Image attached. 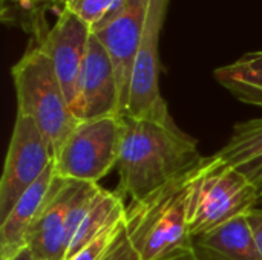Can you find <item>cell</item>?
Returning a JSON list of instances; mask_svg holds the SVG:
<instances>
[{"label":"cell","instance_id":"obj_1","mask_svg":"<svg viewBox=\"0 0 262 260\" xmlns=\"http://www.w3.org/2000/svg\"><path fill=\"white\" fill-rule=\"evenodd\" d=\"M201 164L149 196L130 201L101 260H161L192 245L187 215Z\"/></svg>","mask_w":262,"mask_h":260},{"label":"cell","instance_id":"obj_2","mask_svg":"<svg viewBox=\"0 0 262 260\" xmlns=\"http://www.w3.org/2000/svg\"><path fill=\"white\" fill-rule=\"evenodd\" d=\"M124 132L118 159L117 193L140 201L198 167L206 156L198 143L175 123L164 124L123 116Z\"/></svg>","mask_w":262,"mask_h":260},{"label":"cell","instance_id":"obj_3","mask_svg":"<svg viewBox=\"0 0 262 260\" xmlns=\"http://www.w3.org/2000/svg\"><path fill=\"white\" fill-rule=\"evenodd\" d=\"M17 113L31 118L46 139L55 159L61 144L80 123L55 74L48 54L34 41L11 67Z\"/></svg>","mask_w":262,"mask_h":260},{"label":"cell","instance_id":"obj_4","mask_svg":"<svg viewBox=\"0 0 262 260\" xmlns=\"http://www.w3.org/2000/svg\"><path fill=\"white\" fill-rule=\"evenodd\" d=\"M256 207L259 196L253 185L216 153L206 156L190 193L189 234L204 236Z\"/></svg>","mask_w":262,"mask_h":260},{"label":"cell","instance_id":"obj_5","mask_svg":"<svg viewBox=\"0 0 262 260\" xmlns=\"http://www.w3.org/2000/svg\"><path fill=\"white\" fill-rule=\"evenodd\" d=\"M100 190L98 184L63 179L55 173L28 234V248L35 260L66 259L81 218Z\"/></svg>","mask_w":262,"mask_h":260},{"label":"cell","instance_id":"obj_6","mask_svg":"<svg viewBox=\"0 0 262 260\" xmlns=\"http://www.w3.org/2000/svg\"><path fill=\"white\" fill-rule=\"evenodd\" d=\"M123 132L124 121L120 115L80 121L54 159L57 176L98 184L118 166Z\"/></svg>","mask_w":262,"mask_h":260},{"label":"cell","instance_id":"obj_7","mask_svg":"<svg viewBox=\"0 0 262 260\" xmlns=\"http://www.w3.org/2000/svg\"><path fill=\"white\" fill-rule=\"evenodd\" d=\"M170 0H152L144 34L135 57L129 101L124 116L170 124L175 123L160 90V32Z\"/></svg>","mask_w":262,"mask_h":260},{"label":"cell","instance_id":"obj_8","mask_svg":"<svg viewBox=\"0 0 262 260\" xmlns=\"http://www.w3.org/2000/svg\"><path fill=\"white\" fill-rule=\"evenodd\" d=\"M52 162L49 146L35 123L17 113L0 179V222Z\"/></svg>","mask_w":262,"mask_h":260},{"label":"cell","instance_id":"obj_9","mask_svg":"<svg viewBox=\"0 0 262 260\" xmlns=\"http://www.w3.org/2000/svg\"><path fill=\"white\" fill-rule=\"evenodd\" d=\"M152 0H123L121 5L100 25L91 29L92 35L107 52L120 90V115H126L129 86L135 57L144 34Z\"/></svg>","mask_w":262,"mask_h":260},{"label":"cell","instance_id":"obj_10","mask_svg":"<svg viewBox=\"0 0 262 260\" xmlns=\"http://www.w3.org/2000/svg\"><path fill=\"white\" fill-rule=\"evenodd\" d=\"M72 113L78 121L120 115V90L112 61L92 34L78 75Z\"/></svg>","mask_w":262,"mask_h":260},{"label":"cell","instance_id":"obj_11","mask_svg":"<svg viewBox=\"0 0 262 260\" xmlns=\"http://www.w3.org/2000/svg\"><path fill=\"white\" fill-rule=\"evenodd\" d=\"M91 34V28L83 20L72 12L61 9L46 38L38 44L51 58L71 109L75 100L78 75L86 57Z\"/></svg>","mask_w":262,"mask_h":260},{"label":"cell","instance_id":"obj_12","mask_svg":"<svg viewBox=\"0 0 262 260\" xmlns=\"http://www.w3.org/2000/svg\"><path fill=\"white\" fill-rule=\"evenodd\" d=\"M55 178L54 162L14 204L9 215L0 222V259H8L28 247L31 227L49 193Z\"/></svg>","mask_w":262,"mask_h":260},{"label":"cell","instance_id":"obj_13","mask_svg":"<svg viewBox=\"0 0 262 260\" xmlns=\"http://www.w3.org/2000/svg\"><path fill=\"white\" fill-rule=\"evenodd\" d=\"M216 155L241 173L256 190L262 204V118L233 126L232 136Z\"/></svg>","mask_w":262,"mask_h":260},{"label":"cell","instance_id":"obj_14","mask_svg":"<svg viewBox=\"0 0 262 260\" xmlns=\"http://www.w3.org/2000/svg\"><path fill=\"white\" fill-rule=\"evenodd\" d=\"M193 248L201 260H262L247 215L193 239Z\"/></svg>","mask_w":262,"mask_h":260},{"label":"cell","instance_id":"obj_15","mask_svg":"<svg viewBox=\"0 0 262 260\" xmlns=\"http://www.w3.org/2000/svg\"><path fill=\"white\" fill-rule=\"evenodd\" d=\"M64 0H0V18L3 25L17 28L31 37V41L40 44L48 32V11L63 6Z\"/></svg>","mask_w":262,"mask_h":260},{"label":"cell","instance_id":"obj_16","mask_svg":"<svg viewBox=\"0 0 262 260\" xmlns=\"http://www.w3.org/2000/svg\"><path fill=\"white\" fill-rule=\"evenodd\" d=\"M216 81L238 101L262 107V67H255L236 60L213 72Z\"/></svg>","mask_w":262,"mask_h":260},{"label":"cell","instance_id":"obj_17","mask_svg":"<svg viewBox=\"0 0 262 260\" xmlns=\"http://www.w3.org/2000/svg\"><path fill=\"white\" fill-rule=\"evenodd\" d=\"M123 0H64L61 9H66L83 20L91 29L106 20Z\"/></svg>","mask_w":262,"mask_h":260},{"label":"cell","instance_id":"obj_18","mask_svg":"<svg viewBox=\"0 0 262 260\" xmlns=\"http://www.w3.org/2000/svg\"><path fill=\"white\" fill-rule=\"evenodd\" d=\"M126 213V211H124ZM123 219V218H121ZM121 219L109 225L104 231H101L94 241H91L86 247H83L80 251H77L74 256L68 257L66 260H101L103 256L106 254L109 245L117 236V231L120 228Z\"/></svg>","mask_w":262,"mask_h":260},{"label":"cell","instance_id":"obj_19","mask_svg":"<svg viewBox=\"0 0 262 260\" xmlns=\"http://www.w3.org/2000/svg\"><path fill=\"white\" fill-rule=\"evenodd\" d=\"M247 219H249V225L252 228L256 247H258V250H259V253H261L262 256V207L253 208L247 215Z\"/></svg>","mask_w":262,"mask_h":260},{"label":"cell","instance_id":"obj_20","mask_svg":"<svg viewBox=\"0 0 262 260\" xmlns=\"http://www.w3.org/2000/svg\"><path fill=\"white\" fill-rule=\"evenodd\" d=\"M161 260H201L198 257L195 248H193V242L192 245H187V247H183V248H178L177 251L170 253L169 256H166L164 259Z\"/></svg>","mask_w":262,"mask_h":260},{"label":"cell","instance_id":"obj_21","mask_svg":"<svg viewBox=\"0 0 262 260\" xmlns=\"http://www.w3.org/2000/svg\"><path fill=\"white\" fill-rule=\"evenodd\" d=\"M241 63L255 66V67H262V51H255V52H247L241 58H238Z\"/></svg>","mask_w":262,"mask_h":260},{"label":"cell","instance_id":"obj_22","mask_svg":"<svg viewBox=\"0 0 262 260\" xmlns=\"http://www.w3.org/2000/svg\"><path fill=\"white\" fill-rule=\"evenodd\" d=\"M3 260H35V257H34L32 251L26 247V248L20 250L18 253H15L14 256H11V257H8V259H3Z\"/></svg>","mask_w":262,"mask_h":260},{"label":"cell","instance_id":"obj_23","mask_svg":"<svg viewBox=\"0 0 262 260\" xmlns=\"http://www.w3.org/2000/svg\"><path fill=\"white\" fill-rule=\"evenodd\" d=\"M259 207H262V204H261V205H259Z\"/></svg>","mask_w":262,"mask_h":260}]
</instances>
